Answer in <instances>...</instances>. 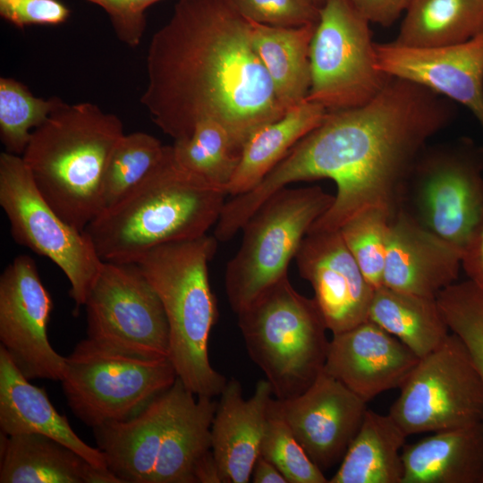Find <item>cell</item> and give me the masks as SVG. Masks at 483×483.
Masks as SVG:
<instances>
[{
  "label": "cell",
  "mask_w": 483,
  "mask_h": 483,
  "mask_svg": "<svg viewBox=\"0 0 483 483\" xmlns=\"http://www.w3.org/2000/svg\"><path fill=\"white\" fill-rule=\"evenodd\" d=\"M259 455L271 462L288 483L328 482L323 471L297 441L287 423L272 409L271 402Z\"/></svg>",
  "instance_id": "d590c367"
},
{
  "label": "cell",
  "mask_w": 483,
  "mask_h": 483,
  "mask_svg": "<svg viewBox=\"0 0 483 483\" xmlns=\"http://www.w3.org/2000/svg\"><path fill=\"white\" fill-rule=\"evenodd\" d=\"M462 267L469 280L483 287V226L463 249Z\"/></svg>",
  "instance_id": "60d3db41"
},
{
  "label": "cell",
  "mask_w": 483,
  "mask_h": 483,
  "mask_svg": "<svg viewBox=\"0 0 483 483\" xmlns=\"http://www.w3.org/2000/svg\"><path fill=\"white\" fill-rule=\"evenodd\" d=\"M165 149L166 145L149 133H124L106 165L103 182L104 210L141 182L160 162Z\"/></svg>",
  "instance_id": "1f68e13d"
},
{
  "label": "cell",
  "mask_w": 483,
  "mask_h": 483,
  "mask_svg": "<svg viewBox=\"0 0 483 483\" xmlns=\"http://www.w3.org/2000/svg\"><path fill=\"white\" fill-rule=\"evenodd\" d=\"M0 428L7 436L40 434L81 455L90 464L108 468L99 448L85 443L51 403L44 388L30 384L0 346Z\"/></svg>",
  "instance_id": "7402d4cb"
},
{
  "label": "cell",
  "mask_w": 483,
  "mask_h": 483,
  "mask_svg": "<svg viewBox=\"0 0 483 483\" xmlns=\"http://www.w3.org/2000/svg\"><path fill=\"white\" fill-rule=\"evenodd\" d=\"M53 308L35 260L25 254L15 257L0 275V346L29 380L64 378L65 357L47 335Z\"/></svg>",
  "instance_id": "5bb4252c"
},
{
  "label": "cell",
  "mask_w": 483,
  "mask_h": 483,
  "mask_svg": "<svg viewBox=\"0 0 483 483\" xmlns=\"http://www.w3.org/2000/svg\"><path fill=\"white\" fill-rule=\"evenodd\" d=\"M334 199L319 186L284 187L250 216L242 228V244L225 273V293L236 314L287 275L303 238Z\"/></svg>",
  "instance_id": "52a82bcc"
},
{
  "label": "cell",
  "mask_w": 483,
  "mask_h": 483,
  "mask_svg": "<svg viewBox=\"0 0 483 483\" xmlns=\"http://www.w3.org/2000/svg\"><path fill=\"white\" fill-rule=\"evenodd\" d=\"M215 236L165 243L135 263L157 293L169 325L170 360L178 377L195 395H220L227 379L211 365L208 338L218 318L208 278Z\"/></svg>",
  "instance_id": "5b68a950"
},
{
  "label": "cell",
  "mask_w": 483,
  "mask_h": 483,
  "mask_svg": "<svg viewBox=\"0 0 483 483\" xmlns=\"http://www.w3.org/2000/svg\"><path fill=\"white\" fill-rule=\"evenodd\" d=\"M419 360L398 338L367 319L333 335L323 370L368 402L401 388Z\"/></svg>",
  "instance_id": "ac0fdd59"
},
{
  "label": "cell",
  "mask_w": 483,
  "mask_h": 483,
  "mask_svg": "<svg viewBox=\"0 0 483 483\" xmlns=\"http://www.w3.org/2000/svg\"><path fill=\"white\" fill-rule=\"evenodd\" d=\"M389 415L407 436L483 422L481 377L457 335L419 359Z\"/></svg>",
  "instance_id": "7c38bea8"
},
{
  "label": "cell",
  "mask_w": 483,
  "mask_h": 483,
  "mask_svg": "<svg viewBox=\"0 0 483 483\" xmlns=\"http://www.w3.org/2000/svg\"><path fill=\"white\" fill-rule=\"evenodd\" d=\"M246 19L275 27L317 24L320 9L309 0H228Z\"/></svg>",
  "instance_id": "8d00e7d4"
},
{
  "label": "cell",
  "mask_w": 483,
  "mask_h": 483,
  "mask_svg": "<svg viewBox=\"0 0 483 483\" xmlns=\"http://www.w3.org/2000/svg\"><path fill=\"white\" fill-rule=\"evenodd\" d=\"M462 250L425 229L402 209L392 219L387 237L384 285L427 297L455 283Z\"/></svg>",
  "instance_id": "d6986e66"
},
{
  "label": "cell",
  "mask_w": 483,
  "mask_h": 483,
  "mask_svg": "<svg viewBox=\"0 0 483 483\" xmlns=\"http://www.w3.org/2000/svg\"><path fill=\"white\" fill-rule=\"evenodd\" d=\"M370 23L383 27L394 24L406 12L411 0H349Z\"/></svg>",
  "instance_id": "ab89813d"
},
{
  "label": "cell",
  "mask_w": 483,
  "mask_h": 483,
  "mask_svg": "<svg viewBox=\"0 0 483 483\" xmlns=\"http://www.w3.org/2000/svg\"><path fill=\"white\" fill-rule=\"evenodd\" d=\"M250 479L253 483H288L280 470L261 455L254 464Z\"/></svg>",
  "instance_id": "b9f144b4"
},
{
  "label": "cell",
  "mask_w": 483,
  "mask_h": 483,
  "mask_svg": "<svg viewBox=\"0 0 483 483\" xmlns=\"http://www.w3.org/2000/svg\"><path fill=\"white\" fill-rule=\"evenodd\" d=\"M194 477L196 483H222L220 471L212 450L198 462Z\"/></svg>",
  "instance_id": "7bdbcfd3"
},
{
  "label": "cell",
  "mask_w": 483,
  "mask_h": 483,
  "mask_svg": "<svg viewBox=\"0 0 483 483\" xmlns=\"http://www.w3.org/2000/svg\"><path fill=\"white\" fill-rule=\"evenodd\" d=\"M327 112L305 99L254 131L242 146L227 194L234 197L255 188L300 140L321 123Z\"/></svg>",
  "instance_id": "d4e9b609"
},
{
  "label": "cell",
  "mask_w": 483,
  "mask_h": 483,
  "mask_svg": "<svg viewBox=\"0 0 483 483\" xmlns=\"http://www.w3.org/2000/svg\"><path fill=\"white\" fill-rule=\"evenodd\" d=\"M377 67L466 106L483 130V31L454 45L409 47L377 44Z\"/></svg>",
  "instance_id": "2e32d148"
},
{
  "label": "cell",
  "mask_w": 483,
  "mask_h": 483,
  "mask_svg": "<svg viewBox=\"0 0 483 483\" xmlns=\"http://www.w3.org/2000/svg\"><path fill=\"white\" fill-rule=\"evenodd\" d=\"M87 338L145 359L170 357L163 304L136 263L103 262L85 304Z\"/></svg>",
  "instance_id": "4fadbf2b"
},
{
  "label": "cell",
  "mask_w": 483,
  "mask_h": 483,
  "mask_svg": "<svg viewBox=\"0 0 483 483\" xmlns=\"http://www.w3.org/2000/svg\"><path fill=\"white\" fill-rule=\"evenodd\" d=\"M140 103L174 140L205 120L224 125L242 149L287 111L250 41V23L228 0H178L151 38Z\"/></svg>",
  "instance_id": "7a4b0ae2"
},
{
  "label": "cell",
  "mask_w": 483,
  "mask_h": 483,
  "mask_svg": "<svg viewBox=\"0 0 483 483\" xmlns=\"http://www.w3.org/2000/svg\"><path fill=\"white\" fill-rule=\"evenodd\" d=\"M455 114L447 97L391 77L367 104L328 111L255 188L232 199V208L246 220L290 183L331 179L336 184L334 202L309 230H339L368 208L394 217L419 157Z\"/></svg>",
  "instance_id": "6da1fadb"
},
{
  "label": "cell",
  "mask_w": 483,
  "mask_h": 483,
  "mask_svg": "<svg viewBox=\"0 0 483 483\" xmlns=\"http://www.w3.org/2000/svg\"><path fill=\"white\" fill-rule=\"evenodd\" d=\"M301 276L312 286L328 330L338 334L369 318L374 289L340 230H309L295 255Z\"/></svg>",
  "instance_id": "e0dca14e"
},
{
  "label": "cell",
  "mask_w": 483,
  "mask_h": 483,
  "mask_svg": "<svg viewBox=\"0 0 483 483\" xmlns=\"http://www.w3.org/2000/svg\"><path fill=\"white\" fill-rule=\"evenodd\" d=\"M368 319L398 338L419 359L436 349L450 334L436 297L385 285L374 290Z\"/></svg>",
  "instance_id": "f1b7e54d"
},
{
  "label": "cell",
  "mask_w": 483,
  "mask_h": 483,
  "mask_svg": "<svg viewBox=\"0 0 483 483\" xmlns=\"http://www.w3.org/2000/svg\"><path fill=\"white\" fill-rule=\"evenodd\" d=\"M250 23L252 47L280 104L288 110L304 101L311 82L309 47L317 24L275 27Z\"/></svg>",
  "instance_id": "484cf974"
},
{
  "label": "cell",
  "mask_w": 483,
  "mask_h": 483,
  "mask_svg": "<svg viewBox=\"0 0 483 483\" xmlns=\"http://www.w3.org/2000/svg\"><path fill=\"white\" fill-rule=\"evenodd\" d=\"M226 195L225 189L179 165L166 146L147 176L84 232L103 261L135 263L152 248L207 234Z\"/></svg>",
  "instance_id": "3957f363"
},
{
  "label": "cell",
  "mask_w": 483,
  "mask_h": 483,
  "mask_svg": "<svg viewBox=\"0 0 483 483\" xmlns=\"http://www.w3.org/2000/svg\"><path fill=\"white\" fill-rule=\"evenodd\" d=\"M309 1L320 9L325 4L326 0H309Z\"/></svg>",
  "instance_id": "ee69618b"
},
{
  "label": "cell",
  "mask_w": 483,
  "mask_h": 483,
  "mask_svg": "<svg viewBox=\"0 0 483 483\" xmlns=\"http://www.w3.org/2000/svg\"><path fill=\"white\" fill-rule=\"evenodd\" d=\"M100 6L108 15L119 41L129 47H137L143 38L147 9L161 0H84Z\"/></svg>",
  "instance_id": "74e56055"
},
{
  "label": "cell",
  "mask_w": 483,
  "mask_h": 483,
  "mask_svg": "<svg viewBox=\"0 0 483 483\" xmlns=\"http://www.w3.org/2000/svg\"><path fill=\"white\" fill-rule=\"evenodd\" d=\"M0 206L15 242L54 262L70 283L75 309L84 306L104 261L88 234L45 199L21 156L6 151L0 154Z\"/></svg>",
  "instance_id": "30bf717a"
},
{
  "label": "cell",
  "mask_w": 483,
  "mask_h": 483,
  "mask_svg": "<svg viewBox=\"0 0 483 483\" xmlns=\"http://www.w3.org/2000/svg\"><path fill=\"white\" fill-rule=\"evenodd\" d=\"M65 360L61 382L67 404L92 428L132 418L178 377L169 358L132 356L88 338L78 343Z\"/></svg>",
  "instance_id": "9c48e42d"
},
{
  "label": "cell",
  "mask_w": 483,
  "mask_h": 483,
  "mask_svg": "<svg viewBox=\"0 0 483 483\" xmlns=\"http://www.w3.org/2000/svg\"><path fill=\"white\" fill-rule=\"evenodd\" d=\"M483 31V0H411L393 41L436 47L467 41Z\"/></svg>",
  "instance_id": "f546056e"
},
{
  "label": "cell",
  "mask_w": 483,
  "mask_h": 483,
  "mask_svg": "<svg viewBox=\"0 0 483 483\" xmlns=\"http://www.w3.org/2000/svg\"><path fill=\"white\" fill-rule=\"evenodd\" d=\"M436 300L450 331L470 353L483 384V287L469 279L453 283Z\"/></svg>",
  "instance_id": "e575fe53"
},
{
  "label": "cell",
  "mask_w": 483,
  "mask_h": 483,
  "mask_svg": "<svg viewBox=\"0 0 483 483\" xmlns=\"http://www.w3.org/2000/svg\"><path fill=\"white\" fill-rule=\"evenodd\" d=\"M394 217L378 208H368L339 230L364 277L376 290L384 285L387 237Z\"/></svg>",
  "instance_id": "836d02e7"
},
{
  "label": "cell",
  "mask_w": 483,
  "mask_h": 483,
  "mask_svg": "<svg viewBox=\"0 0 483 483\" xmlns=\"http://www.w3.org/2000/svg\"><path fill=\"white\" fill-rule=\"evenodd\" d=\"M402 458V483H483V422L405 445Z\"/></svg>",
  "instance_id": "603a6c76"
},
{
  "label": "cell",
  "mask_w": 483,
  "mask_h": 483,
  "mask_svg": "<svg viewBox=\"0 0 483 483\" xmlns=\"http://www.w3.org/2000/svg\"><path fill=\"white\" fill-rule=\"evenodd\" d=\"M273 390L267 379L257 382L253 394L243 397L238 379L227 380L211 426V450L222 483H248L259 456Z\"/></svg>",
  "instance_id": "ffe728a7"
},
{
  "label": "cell",
  "mask_w": 483,
  "mask_h": 483,
  "mask_svg": "<svg viewBox=\"0 0 483 483\" xmlns=\"http://www.w3.org/2000/svg\"><path fill=\"white\" fill-rule=\"evenodd\" d=\"M123 134L117 115L90 102L62 99L21 155L45 199L80 231L104 210L106 165Z\"/></svg>",
  "instance_id": "277c9868"
},
{
  "label": "cell",
  "mask_w": 483,
  "mask_h": 483,
  "mask_svg": "<svg viewBox=\"0 0 483 483\" xmlns=\"http://www.w3.org/2000/svg\"><path fill=\"white\" fill-rule=\"evenodd\" d=\"M401 209L462 252L483 226V148L468 138L427 146L407 181Z\"/></svg>",
  "instance_id": "ba28073f"
},
{
  "label": "cell",
  "mask_w": 483,
  "mask_h": 483,
  "mask_svg": "<svg viewBox=\"0 0 483 483\" xmlns=\"http://www.w3.org/2000/svg\"><path fill=\"white\" fill-rule=\"evenodd\" d=\"M182 385L177 377L137 415L93 428L107 467L123 483H150Z\"/></svg>",
  "instance_id": "44dd1931"
},
{
  "label": "cell",
  "mask_w": 483,
  "mask_h": 483,
  "mask_svg": "<svg viewBox=\"0 0 483 483\" xmlns=\"http://www.w3.org/2000/svg\"><path fill=\"white\" fill-rule=\"evenodd\" d=\"M370 22L349 0H326L309 47L311 82L307 100L327 111L363 106L390 76L377 64Z\"/></svg>",
  "instance_id": "8fae6325"
},
{
  "label": "cell",
  "mask_w": 483,
  "mask_h": 483,
  "mask_svg": "<svg viewBox=\"0 0 483 483\" xmlns=\"http://www.w3.org/2000/svg\"><path fill=\"white\" fill-rule=\"evenodd\" d=\"M407 435L389 415L367 410L329 483H402Z\"/></svg>",
  "instance_id": "4316f807"
},
{
  "label": "cell",
  "mask_w": 483,
  "mask_h": 483,
  "mask_svg": "<svg viewBox=\"0 0 483 483\" xmlns=\"http://www.w3.org/2000/svg\"><path fill=\"white\" fill-rule=\"evenodd\" d=\"M71 10L60 0H0V16L19 29L33 25H59Z\"/></svg>",
  "instance_id": "f35d334b"
},
{
  "label": "cell",
  "mask_w": 483,
  "mask_h": 483,
  "mask_svg": "<svg viewBox=\"0 0 483 483\" xmlns=\"http://www.w3.org/2000/svg\"><path fill=\"white\" fill-rule=\"evenodd\" d=\"M58 97H36L21 81L0 78V139L6 152L21 156L32 131L58 106Z\"/></svg>",
  "instance_id": "d6a6232c"
},
{
  "label": "cell",
  "mask_w": 483,
  "mask_h": 483,
  "mask_svg": "<svg viewBox=\"0 0 483 483\" xmlns=\"http://www.w3.org/2000/svg\"><path fill=\"white\" fill-rule=\"evenodd\" d=\"M171 147L179 165L225 191L241 159L242 149L227 129L214 120L199 123L191 134L174 140Z\"/></svg>",
  "instance_id": "4dcf8cb0"
},
{
  "label": "cell",
  "mask_w": 483,
  "mask_h": 483,
  "mask_svg": "<svg viewBox=\"0 0 483 483\" xmlns=\"http://www.w3.org/2000/svg\"><path fill=\"white\" fill-rule=\"evenodd\" d=\"M89 464L47 436L1 433L0 483H84Z\"/></svg>",
  "instance_id": "83f0119b"
},
{
  "label": "cell",
  "mask_w": 483,
  "mask_h": 483,
  "mask_svg": "<svg viewBox=\"0 0 483 483\" xmlns=\"http://www.w3.org/2000/svg\"><path fill=\"white\" fill-rule=\"evenodd\" d=\"M182 385L150 483H196L198 462L211 450V426L216 402L199 395L195 399Z\"/></svg>",
  "instance_id": "cb8c5ba5"
},
{
  "label": "cell",
  "mask_w": 483,
  "mask_h": 483,
  "mask_svg": "<svg viewBox=\"0 0 483 483\" xmlns=\"http://www.w3.org/2000/svg\"><path fill=\"white\" fill-rule=\"evenodd\" d=\"M247 352L278 400L302 394L323 370L329 341L315 300L299 293L285 275L238 314Z\"/></svg>",
  "instance_id": "8992f818"
},
{
  "label": "cell",
  "mask_w": 483,
  "mask_h": 483,
  "mask_svg": "<svg viewBox=\"0 0 483 483\" xmlns=\"http://www.w3.org/2000/svg\"><path fill=\"white\" fill-rule=\"evenodd\" d=\"M310 460L322 470L341 462L367 411V402L322 370L302 394L271 400Z\"/></svg>",
  "instance_id": "9a60e30c"
}]
</instances>
